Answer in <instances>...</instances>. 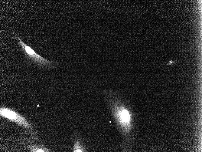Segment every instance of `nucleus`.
Returning <instances> with one entry per match:
<instances>
[{"label": "nucleus", "mask_w": 202, "mask_h": 152, "mask_svg": "<svg viewBox=\"0 0 202 152\" xmlns=\"http://www.w3.org/2000/svg\"><path fill=\"white\" fill-rule=\"evenodd\" d=\"M107 106L116 127L125 143L131 140L133 114L128 104L113 91L104 90Z\"/></svg>", "instance_id": "obj_1"}, {"label": "nucleus", "mask_w": 202, "mask_h": 152, "mask_svg": "<svg viewBox=\"0 0 202 152\" xmlns=\"http://www.w3.org/2000/svg\"><path fill=\"white\" fill-rule=\"evenodd\" d=\"M15 37L17 39L19 45L22 48L27 56L36 64L41 67L51 69L57 67L58 62L50 61L44 58L35 52L31 48L27 46L21 40L18 33L14 34Z\"/></svg>", "instance_id": "obj_2"}, {"label": "nucleus", "mask_w": 202, "mask_h": 152, "mask_svg": "<svg viewBox=\"0 0 202 152\" xmlns=\"http://www.w3.org/2000/svg\"><path fill=\"white\" fill-rule=\"evenodd\" d=\"M0 115L17 124L26 128L31 129L32 128V125L28 122L22 116L15 111L10 109L1 107Z\"/></svg>", "instance_id": "obj_3"}, {"label": "nucleus", "mask_w": 202, "mask_h": 152, "mask_svg": "<svg viewBox=\"0 0 202 152\" xmlns=\"http://www.w3.org/2000/svg\"><path fill=\"white\" fill-rule=\"evenodd\" d=\"M73 152H87L82 138L79 135H76L74 138L73 149Z\"/></svg>", "instance_id": "obj_4"}, {"label": "nucleus", "mask_w": 202, "mask_h": 152, "mask_svg": "<svg viewBox=\"0 0 202 152\" xmlns=\"http://www.w3.org/2000/svg\"><path fill=\"white\" fill-rule=\"evenodd\" d=\"M31 149V152H49V151L48 150H46L45 148L38 147H33Z\"/></svg>", "instance_id": "obj_5"}, {"label": "nucleus", "mask_w": 202, "mask_h": 152, "mask_svg": "<svg viewBox=\"0 0 202 152\" xmlns=\"http://www.w3.org/2000/svg\"><path fill=\"white\" fill-rule=\"evenodd\" d=\"M175 62V61H172V60H171L170 61V62H169V63H168V64H167V65H170V64H172V63H174V62Z\"/></svg>", "instance_id": "obj_6"}]
</instances>
